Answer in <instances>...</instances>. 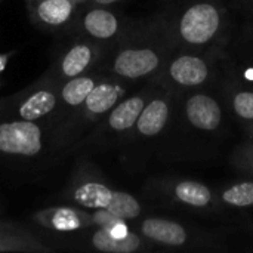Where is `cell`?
<instances>
[{
	"instance_id": "6da1fadb",
	"label": "cell",
	"mask_w": 253,
	"mask_h": 253,
	"mask_svg": "<svg viewBox=\"0 0 253 253\" xmlns=\"http://www.w3.org/2000/svg\"><path fill=\"white\" fill-rule=\"evenodd\" d=\"M125 92L126 87L122 84L120 79L105 74L87 95L84 102L50 130L52 145L56 148L70 147L84 133V130L96 126L123 98Z\"/></svg>"
},
{
	"instance_id": "7a4b0ae2",
	"label": "cell",
	"mask_w": 253,
	"mask_h": 253,
	"mask_svg": "<svg viewBox=\"0 0 253 253\" xmlns=\"http://www.w3.org/2000/svg\"><path fill=\"white\" fill-rule=\"evenodd\" d=\"M58 108V84L39 79L33 86L0 101V119L39 122L53 129Z\"/></svg>"
},
{
	"instance_id": "3957f363",
	"label": "cell",
	"mask_w": 253,
	"mask_h": 253,
	"mask_svg": "<svg viewBox=\"0 0 253 253\" xmlns=\"http://www.w3.org/2000/svg\"><path fill=\"white\" fill-rule=\"evenodd\" d=\"M104 55V44L76 34V39L59 52L50 68L40 79L58 84L67 79L90 73L98 67Z\"/></svg>"
},
{
	"instance_id": "277c9868",
	"label": "cell",
	"mask_w": 253,
	"mask_h": 253,
	"mask_svg": "<svg viewBox=\"0 0 253 253\" xmlns=\"http://www.w3.org/2000/svg\"><path fill=\"white\" fill-rule=\"evenodd\" d=\"M162 65L160 53L148 46L123 44L114 50L108 62H99L95 70L120 80H138L154 74Z\"/></svg>"
},
{
	"instance_id": "5b68a950",
	"label": "cell",
	"mask_w": 253,
	"mask_h": 253,
	"mask_svg": "<svg viewBox=\"0 0 253 253\" xmlns=\"http://www.w3.org/2000/svg\"><path fill=\"white\" fill-rule=\"evenodd\" d=\"M46 125L19 119H0V156L34 159L44 150ZM47 127V126H46Z\"/></svg>"
},
{
	"instance_id": "8992f818",
	"label": "cell",
	"mask_w": 253,
	"mask_h": 253,
	"mask_svg": "<svg viewBox=\"0 0 253 253\" xmlns=\"http://www.w3.org/2000/svg\"><path fill=\"white\" fill-rule=\"evenodd\" d=\"M83 6L86 9H80L70 31H74L77 36H83L101 44L114 42L120 36L122 22L119 16L107 6H95L87 3Z\"/></svg>"
},
{
	"instance_id": "52a82bcc",
	"label": "cell",
	"mask_w": 253,
	"mask_h": 253,
	"mask_svg": "<svg viewBox=\"0 0 253 253\" xmlns=\"http://www.w3.org/2000/svg\"><path fill=\"white\" fill-rule=\"evenodd\" d=\"M30 19L34 25L46 31L70 30L74 24L82 3L74 0H25Z\"/></svg>"
},
{
	"instance_id": "ba28073f",
	"label": "cell",
	"mask_w": 253,
	"mask_h": 253,
	"mask_svg": "<svg viewBox=\"0 0 253 253\" xmlns=\"http://www.w3.org/2000/svg\"><path fill=\"white\" fill-rule=\"evenodd\" d=\"M221 16L212 3H197L188 7L179 19V36L191 44H203L211 42L218 33Z\"/></svg>"
},
{
	"instance_id": "9c48e42d",
	"label": "cell",
	"mask_w": 253,
	"mask_h": 253,
	"mask_svg": "<svg viewBox=\"0 0 253 253\" xmlns=\"http://www.w3.org/2000/svg\"><path fill=\"white\" fill-rule=\"evenodd\" d=\"M105 74L99 73L98 70L67 79L58 83V93H59V108L55 117V126L65 119L71 111L79 108L87 95L93 90V87L101 82ZM53 126V127H55Z\"/></svg>"
},
{
	"instance_id": "30bf717a",
	"label": "cell",
	"mask_w": 253,
	"mask_h": 253,
	"mask_svg": "<svg viewBox=\"0 0 253 253\" xmlns=\"http://www.w3.org/2000/svg\"><path fill=\"white\" fill-rule=\"evenodd\" d=\"M145 104H147V98H145V95H141V93L132 95L127 98H122L108 111V114L96 125V130L93 132V135H96V138H99L105 132L125 133V132L130 130L135 126Z\"/></svg>"
},
{
	"instance_id": "8fae6325",
	"label": "cell",
	"mask_w": 253,
	"mask_h": 253,
	"mask_svg": "<svg viewBox=\"0 0 253 253\" xmlns=\"http://www.w3.org/2000/svg\"><path fill=\"white\" fill-rule=\"evenodd\" d=\"M36 222L56 233H71L95 225L93 215L73 208H50L36 213Z\"/></svg>"
},
{
	"instance_id": "7c38bea8",
	"label": "cell",
	"mask_w": 253,
	"mask_h": 253,
	"mask_svg": "<svg viewBox=\"0 0 253 253\" xmlns=\"http://www.w3.org/2000/svg\"><path fill=\"white\" fill-rule=\"evenodd\" d=\"M188 122L200 130H215L221 125L222 111L219 104L209 95L197 93L187 101Z\"/></svg>"
},
{
	"instance_id": "4fadbf2b",
	"label": "cell",
	"mask_w": 253,
	"mask_h": 253,
	"mask_svg": "<svg viewBox=\"0 0 253 253\" xmlns=\"http://www.w3.org/2000/svg\"><path fill=\"white\" fill-rule=\"evenodd\" d=\"M113 191L107 184L96 179H83L73 185L68 197L82 209L101 211L107 209L111 202Z\"/></svg>"
},
{
	"instance_id": "5bb4252c",
	"label": "cell",
	"mask_w": 253,
	"mask_h": 253,
	"mask_svg": "<svg viewBox=\"0 0 253 253\" xmlns=\"http://www.w3.org/2000/svg\"><path fill=\"white\" fill-rule=\"evenodd\" d=\"M168 74L181 86H199L208 79L209 68L203 59L191 55H182L170 62Z\"/></svg>"
},
{
	"instance_id": "9a60e30c",
	"label": "cell",
	"mask_w": 253,
	"mask_h": 253,
	"mask_svg": "<svg viewBox=\"0 0 253 253\" xmlns=\"http://www.w3.org/2000/svg\"><path fill=\"white\" fill-rule=\"evenodd\" d=\"M37 236L27 230L0 224V252H50Z\"/></svg>"
},
{
	"instance_id": "2e32d148",
	"label": "cell",
	"mask_w": 253,
	"mask_h": 253,
	"mask_svg": "<svg viewBox=\"0 0 253 253\" xmlns=\"http://www.w3.org/2000/svg\"><path fill=\"white\" fill-rule=\"evenodd\" d=\"M141 233L148 239L166 246H182L187 242V231L173 221L148 218L141 224Z\"/></svg>"
},
{
	"instance_id": "e0dca14e",
	"label": "cell",
	"mask_w": 253,
	"mask_h": 253,
	"mask_svg": "<svg viewBox=\"0 0 253 253\" xmlns=\"http://www.w3.org/2000/svg\"><path fill=\"white\" fill-rule=\"evenodd\" d=\"M169 104L163 98H154L145 104L133 127H136V132L141 136H156L165 129L169 120Z\"/></svg>"
},
{
	"instance_id": "ac0fdd59",
	"label": "cell",
	"mask_w": 253,
	"mask_h": 253,
	"mask_svg": "<svg viewBox=\"0 0 253 253\" xmlns=\"http://www.w3.org/2000/svg\"><path fill=\"white\" fill-rule=\"evenodd\" d=\"M90 245L95 251H99V252L133 253L141 249L142 242L136 234L130 231L126 236L117 237V236H113L107 228L98 227L90 234Z\"/></svg>"
},
{
	"instance_id": "d6986e66",
	"label": "cell",
	"mask_w": 253,
	"mask_h": 253,
	"mask_svg": "<svg viewBox=\"0 0 253 253\" xmlns=\"http://www.w3.org/2000/svg\"><path fill=\"white\" fill-rule=\"evenodd\" d=\"M173 191L178 200L194 208H205L212 200L211 190L196 181H181L175 185Z\"/></svg>"
},
{
	"instance_id": "ffe728a7",
	"label": "cell",
	"mask_w": 253,
	"mask_h": 253,
	"mask_svg": "<svg viewBox=\"0 0 253 253\" xmlns=\"http://www.w3.org/2000/svg\"><path fill=\"white\" fill-rule=\"evenodd\" d=\"M111 215H114L119 219L132 221L136 219L141 215V205L139 202L129 193L125 191H113V197L107 209Z\"/></svg>"
},
{
	"instance_id": "44dd1931",
	"label": "cell",
	"mask_w": 253,
	"mask_h": 253,
	"mask_svg": "<svg viewBox=\"0 0 253 253\" xmlns=\"http://www.w3.org/2000/svg\"><path fill=\"white\" fill-rule=\"evenodd\" d=\"M224 202L236 208L253 206V182H240L225 190L222 194Z\"/></svg>"
},
{
	"instance_id": "7402d4cb",
	"label": "cell",
	"mask_w": 253,
	"mask_h": 253,
	"mask_svg": "<svg viewBox=\"0 0 253 253\" xmlns=\"http://www.w3.org/2000/svg\"><path fill=\"white\" fill-rule=\"evenodd\" d=\"M234 111L248 120H253V92H240L233 101Z\"/></svg>"
},
{
	"instance_id": "603a6c76",
	"label": "cell",
	"mask_w": 253,
	"mask_h": 253,
	"mask_svg": "<svg viewBox=\"0 0 253 253\" xmlns=\"http://www.w3.org/2000/svg\"><path fill=\"white\" fill-rule=\"evenodd\" d=\"M7 55L0 52V89L3 86V73H4V68H6V62H7Z\"/></svg>"
},
{
	"instance_id": "cb8c5ba5",
	"label": "cell",
	"mask_w": 253,
	"mask_h": 253,
	"mask_svg": "<svg viewBox=\"0 0 253 253\" xmlns=\"http://www.w3.org/2000/svg\"><path fill=\"white\" fill-rule=\"evenodd\" d=\"M117 1H120V0H89L87 1V4H95V6H111V4H114V3H117Z\"/></svg>"
},
{
	"instance_id": "d4e9b609",
	"label": "cell",
	"mask_w": 253,
	"mask_h": 253,
	"mask_svg": "<svg viewBox=\"0 0 253 253\" xmlns=\"http://www.w3.org/2000/svg\"><path fill=\"white\" fill-rule=\"evenodd\" d=\"M74 1H77V3H82V4H86L89 0H74Z\"/></svg>"
},
{
	"instance_id": "484cf974",
	"label": "cell",
	"mask_w": 253,
	"mask_h": 253,
	"mask_svg": "<svg viewBox=\"0 0 253 253\" xmlns=\"http://www.w3.org/2000/svg\"><path fill=\"white\" fill-rule=\"evenodd\" d=\"M1 1H3V0H0V3H1Z\"/></svg>"
},
{
	"instance_id": "4316f807",
	"label": "cell",
	"mask_w": 253,
	"mask_h": 253,
	"mask_svg": "<svg viewBox=\"0 0 253 253\" xmlns=\"http://www.w3.org/2000/svg\"><path fill=\"white\" fill-rule=\"evenodd\" d=\"M252 169H253V165H252Z\"/></svg>"
}]
</instances>
